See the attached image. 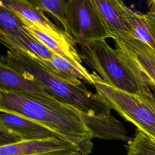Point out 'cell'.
<instances>
[{
	"instance_id": "obj_12",
	"label": "cell",
	"mask_w": 155,
	"mask_h": 155,
	"mask_svg": "<svg viewBox=\"0 0 155 155\" xmlns=\"http://www.w3.org/2000/svg\"><path fill=\"white\" fill-rule=\"evenodd\" d=\"M89 1L111 36L112 34L117 33H131L129 25L122 13V0H89Z\"/></svg>"
},
{
	"instance_id": "obj_9",
	"label": "cell",
	"mask_w": 155,
	"mask_h": 155,
	"mask_svg": "<svg viewBox=\"0 0 155 155\" xmlns=\"http://www.w3.org/2000/svg\"><path fill=\"white\" fill-rule=\"evenodd\" d=\"M0 4L11 10L16 15L33 24L58 41L75 45L72 36L52 22L44 12L24 0H0Z\"/></svg>"
},
{
	"instance_id": "obj_5",
	"label": "cell",
	"mask_w": 155,
	"mask_h": 155,
	"mask_svg": "<svg viewBox=\"0 0 155 155\" xmlns=\"http://www.w3.org/2000/svg\"><path fill=\"white\" fill-rule=\"evenodd\" d=\"M66 17L65 31L72 36L79 45L111 38L89 0H67Z\"/></svg>"
},
{
	"instance_id": "obj_21",
	"label": "cell",
	"mask_w": 155,
	"mask_h": 155,
	"mask_svg": "<svg viewBox=\"0 0 155 155\" xmlns=\"http://www.w3.org/2000/svg\"><path fill=\"white\" fill-rule=\"evenodd\" d=\"M78 155H83V154H78Z\"/></svg>"
},
{
	"instance_id": "obj_4",
	"label": "cell",
	"mask_w": 155,
	"mask_h": 155,
	"mask_svg": "<svg viewBox=\"0 0 155 155\" xmlns=\"http://www.w3.org/2000/svg\"><path fill=\"white\" fill-rule=\"evenodd\" d=\"M91 74L94 81L93 86L96 93L107 102L111 109L155 141V98L124 91L104 81L95 71Z\"/></svg>"
},
{
	"instance_id": "obj_7",
	"label": "cell",
	"mask_w": 155,
	"mask_h": 155,
	"mask_svg": "<svg viewBox=\"0 0 155 155\" xmlns=\"http://www.w3.org/2000/svg\"><path fill=\"white\" fill-rule=\"evenodd\" d=\"M53 136L58 137L50 129L33 120L0 111V146Z\"/></svg>"
},
{
	"instance_id": "obj_20",
	"label": "cell",
	"mask_w": 155,
	"mask_h": 155,
	"mask_svg": "<svg viewBox=\"0 0 155 155\" xmlns=\"http://www.w3.org/2000/svg\"><path fill=\"white\" fill-rule=\"evenodd\" d=\"M148 11L155 15V0H147Z\"/></svg>"
},
{
	"instance_id": "obj_1",
	"label": "cell",
	"mask_w": 155,
	"mask_h": 155,
	"mask_svg": "<svg viewBox=\"0 0 155 155\" xmlns=\"http://www.w3.org/2000/svg\"><path fill=\"white\" fill-rule=\"evenodd\" d=\"M0 111L16 114L46 127L83 155L92 151L93 134L82 113L73 106L0 89Z\"/></svg>"
},
{
	"instance_id": "obj_16",
	"label": "cell",
	"mask_w": 155,
	"mask_h": 155,
	"mask_svg": "<svg viewBox=\"0 0 155 155\" xmlns=\"http://www.w3.org/2000/svg\"><path fill=\"white\" fill-rule=\"evenodd\" d=\"M36 8L50 14L65 30L67 27L66 5L67 0H24Z\"/></svg>"
},
{
	"instance_id": "obj_18",
	"label": "cell",
	"mask_w": 155,
	"mask_h": 155,
	"mask_svg": "<svg viewBox=\"0 0 155 155\" xmlns=\"http://www.w3.org/2000/svg\"><path fill=\"white\" fill-rule=\"evenodd\" d=\"M0 31L19 35L27 33L19 18L0 4Z\"/></svg>"
},
{
	"instance_id": "obj_8",
	"label": "cell",
	"mask_w": 155,
	"mask_h": 155,
	"mask_svg": "<svg viewBox=\"0 0 155 155\" xmlns=\"http://www.w3.org/2000/svg\"><path fill=\"white\" fill-rule=\"evenodd\" d=\"M78 148L70 142L53 136L23 140L0 146V155H78Z\"/></svg>"
},
{
	"instance_id": "obj_11",
	"label": "cell",
	"mask_w": 155,
	"mask_h": 155,
	"mask_svg": "<svg viewBox=\"0 0 155 155\" xmlns=\"http://www.w3.org/2000/svg\"><path fill=\"white\" fill-rule=\"evenodd\" d=\"M18 17L21 20L24 27L27 31L54 54L67 60L81 71L85 73H90L83 65V61L80 53L76 49V46L61 42L47 33L41 30L33 24L25 20L20 16Z\"/></svg>"
},
{
	"instance_id": "obj_3",
	"label": "cell",
	"mask_w": 155,
	"mask_h": 155,
	"mask_svg": "<svg viewBox=\"0 0 155 155\" xmlns=\"http://www.w3.org/2000/svg\"><path fill=\"white\" fill-rule=\"evenodd\" d=\"M79 48L83 61L107 84L130 93L155 98L153 89L123 61L106 39L79 45Z\"/></svg>"
},
{
	"instance_id": "obj_17",
	"label": "cell",
	"mask_w": 155,
	"mask_h": 155,
	"mask_svg": "<svg viewBox=\"0 0 155 155\" xmlns=\"http://www.w3.org/2000/svg\"><path fill=\"white\" fill-rule=\"evenodd\" d=\"M126 148L127 155H155V141L136 129L134 137L128 141Z\"/></svg>"
},
{
	"instance_id": "obj_13",
	"label": "cell",
	"mask_w": 155,
	"mask_h": 155,
	"mask_svg": "<svg viewBox=\"0 0 155 155\" xmlns=\"http://www.w3.org/2000/svg\"><path fill=\"white\" fill-rule=\"evenodd\" d=\"M0 39L8 50L19 51L41 61H50L55 55L27 31L19 35L0 31Z\"/></svg>"
},
{
	"instance_id": "obj_15",
	"label": "cell",
	"mask_w": 155,
	"mask_h": 155,
	"mask_svg": "<svg viewBox=\"0 0 155 155\" xmlns=\"http://www.w3.org/2000/svg\"><path fill=\"white\" fill-rule=\"evenodd\" d=\"M122 10L129 25L131 34L155 51V35L143 19L142 15L134 12L124 2L122 4Z\"/></svg>"
},
{
	"instance_id": "obj_14",
	"label": "cell",
	"mask_w": 155,
	"mask_h": 155,
	"mask_svg": "<svg viewBox=\"0 0 155 155\" xmlns=\"http://www.w3.org/2000/svg\"><path fill=\"white\" fill-rule=\"evenodd\" d=\"M94 138L127 141L129 137L123 125L111 114L106 116H88L82 114Z\"/></svg>"
},
{
	"instance_id": "obj_6",
	"label": "cell",
	"mask_w": 155,
	"mask_h": 155,
	"mask_svg": "<svg viewBox=\"0 0 155 155\" xmlns=\"http://www.w3.org/2000/svg\"><path fill=\"white\" fill-rule=\"evenodd\" d=\"M111 38L123 61L155 91V51L131 33H114Z\"/></svg>"
},
{
	"instance_id": "obj_19",
	"label": "cell",
	"mask_w": 155,
	"mask_h": 155,
	"mask_svg": "<svg viewBox=\"0 0 155 155\" xmlns=\"http://www.w3.org/2000/svg\"><path fill=\"white\" fill-rule=\"evenodd\" d=\"M142 15L146 23L155 35V15L150 12H148L147 13L143 14Z\"/></svg>"
},
{
	"instance_id": "obj_10",
	"label": "cell",
	"mask_w": 155,
	"mask_h": 155,
	"mask_svg": "<svg viewBox=\"0 0 155 155\" xmlns=\"http://www.w3.org/2000/svg\"><path fill=\"white\" fill-rule=\"evenodd\" d=\"M0 89L62 103L48 93L39 83L25 77L2 61L0 63Z\"/></svg>"
},
{
	"instance_id": "obj_2",
	"label": "cell",
	"mask_w": 155,
	"mask_h": 155,
	"mask_svg": "<svg viewBox=\"0 0 155 155\" xmlns=\"http://www.w3.org/2000/svg\"><path fill=\"white\" fill-rule=\"evenodd\" d=\"M1 61L25 77L39 83L61 102L78 109L84 115H111V108L98 93L91 92L79 78H73L47 68L32 57L8 50Z\"/></svg>"
}]
</instances>
